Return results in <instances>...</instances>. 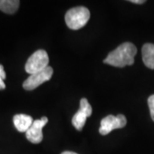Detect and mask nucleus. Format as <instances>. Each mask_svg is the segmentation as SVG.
Listing matches in <instances>:
<instances>
[{
	"mask_svg": "<svg viewBox=\"0 0 154 154\" xmlns=\"http://www.w3.org/2000/svg\"><path fill=\"white\" fill-rule=\"evenodd\" d=\"M137 49L135 45L130 42H125L110 51L104 60V63L117 68H123L126 65H133Z\"/></svg>",
	"mask_w": 154,
	"mask_h": 154,
	"instance_id": "f257e3e1",
	"label": "nucleus"
},
{
	"mask_svg": "<svg viewBox=\"0 0 154 154\" xmlns=\"http://www.w3.org/2000/svg\"><path fill=\"white\" fill-rule=\"evenodd\" d=\"M90 19V11L84 6L72 8L65 14V22L68 28L79 30L83 28Z\"/></svg>",
	"mask_w": 154,
	"mask_h": 154,
	"instance_id": "f03ea898",
	"label": "nucleus"
},
{
	"mask_svg": "<svg viewBox=\"0 0 154 154\" xmlns=\"http://www.w3.org/2000/svg\"><path fill=\"white\" fill-rule=\"evenodd\" d=\"M49 57L45 50H38L28 57L25 70L30 75L44 70L49 64Z\"/></svg>",
	"mask_w": 154,
	"mask_h": 154,
	"instance_id": "7ed1b4c3",
	"label": "nucleus"
},
{
	"mask_svg": "<svg viewBox=\"0 0 154 154\" xmlns=\"http://www.w3.org/2000/svg\"><path fill=\"white\" fill-rule=\"evenodd\" d=\"M127 119L126 116L122 114L117 116L109 115L103 118L100 122V128L99 131L100 134L106 135L110 134L114 129L122 128L126 126Z\"/></svg>",
	"mask_w": 154,
	"mask_h": 154,
	"instance_id": "20e7f679",
	"label": "nucleus"
},
{
	"mask_svg": "<svg viewBox=\"0 0 154 154\" xmlns=\"http://www.w3.org/2000/svg\"><path fill=\"white\" fill-rule=\"evenodd\" d=\"M53 75V69L51 67H47L44 70L30 75V76L23 82V88L28 91H32L37 88L42 83L48 82Z\"/></svg>",
	"mask_w": 154,
	"mask_h": 154,
	"instance_id": "39448f33",
	"label": "nucleus"
},
{
	"mask_svg": "<svg viewBox=\"0 0 154 154\" xmlns=\"http://www.w3.org/2000/svg\"><path fill=\"white\" fill-rule=\"evenodd\" d=\"M92 106L88 103V99L83 98L80 102V109L74 115L72 118V124L76 128L77 130H82L83 127L86 123L87 118L92 115Z\"/></svg>",
	"mask_w": 154,
	"mask_h": 154,
	"instance_id": "423d86ee",
	"label": "nucleus"
},
{
	"mask_svg": "<svg viewBox=\"0 0 154 154\" xmlns=\"http://www.w3.org/2000/svg\"><path fill=\"white\" fill-rule=\"evenodd\" d=\"M47 122H48V118L46 116L42 117L41 119L33 121L32 126L26 132V137L30 142L33 144H38L42 141L43 140L42 129Z\"/></svg>",
	"mask_w": 154,
	"mask_h": 154,
	"instance_id": "0eeeda50",
	"label": "nucleus"
},
{
	"mask_svg": "<svg viewBox=\"0 0 154 154\" xmlns=\"http://www.w3.org/2000/svg\"><path fill=\"white\" fill-rule=\"evenodd\" d=\"M13 122L19 132L26 133L32 126L33 122V117L26 114H17L13 117Z\"/></svg>",
	"mask_w": 154,
	"mask_h": 154,
	"instance_id": "6e6552de",
	"label": "nucleus"
},
{
	"mask_svg": "<svg viewBox=\"0 0 154 154\" xmlns=\"http://www.w3.org/2000/svg\"><path fill=\"white\" fill-rule=\"evenodd\" d=\"M141 52L144 64L149 69H154V44H145L142 47Z\"/></svg>",
	"mask_w": 154,
	"mask_h": 154,
	"instance_id": "1a4fd4ad",
	"label": "nucleus"
},
{
	"mask_svg": "<svg viewBox=\"0 0 154 154\" xmlns=\"http://www.w3.org/2000/svg\"><path fill=\"white\" fill-rule=\"evenodd\" d=\"M20 5L19 0H0V11L6 14L16 13Z\"/></svg>",
	"mask_w": 154,
	"mask_h": 154,
	"instance_id": "9d476101",
	"label": "nucleus"
},
{
	"mask_svg": "<svg viewBox=\"0 0 154 154\" xmlns=\"http://www.w3.org/2000/svg\"><path fill=\"white\" fill-rule=\"evenodd\" d=\"M6 78V74L5 69H4V66L2 64H0V90H4L5 89L6 86L4 80Z\"/></svg>",
	"mask_w": 154,
	"mask_h": 154,
	"instance_id": "9b49d317",
	"label": "nucleus"
},
{
	"mask_svg": "<svg viewBox=\"0 0 154 154\" xmlns=\"http://www.w3.org/2000/svg\"><path fill=\"white\" fill-rule=\"evenodd\" d=\"M147 103H148L149 110H150V114H151V117L154 122V94L151 95L148 98L147 100Z\"/></svg>",
	"mask_w": 154,
	"mask_h": 154,
	"instance_id": "f8f14e48",
	"label": "nucleus"
},
{
	"mask_svg": "<svg viewBox=\"0 0 154 154\" xmlns=\"http://www.w3.org/2000/svg\"><path fill=\"white\" fill-rule=\"evenodd\" d=\"M129 2H131L133 4H138V5H141V4H144L146 1L145 0H130Z\"/></svg>",
	"mask_w": 154,
	"mask_h": 154,
	"instance_id": "ddd939ff",
	"label": "nucleus"
},
{
	"mask_svg": "<svg viewBox=\"0 0 154 154\" xmlns=\"http://www.w3.org/2000/svg\"><path fill=\"white\" fill-rule=\"evenodd\" d=\"M61 154H77L75 152H69V151H66V152H63Z\"/></svg>",
	"mask_w": 154,
	"mask_h": 154,
	"instance_id": "4468645a",
	"label": "nucleus"
}]
</instances>
